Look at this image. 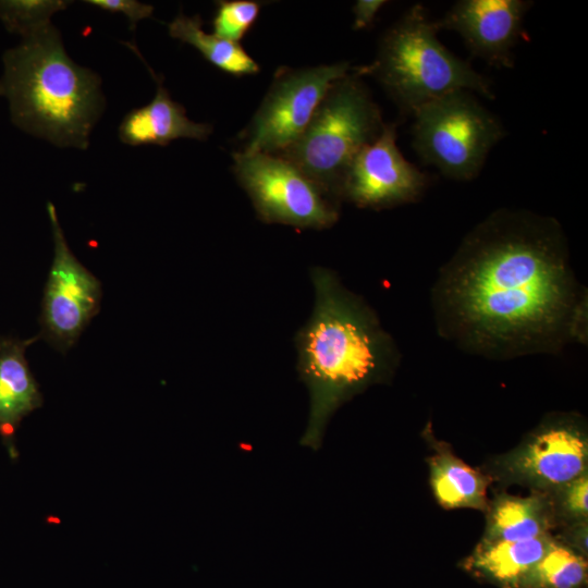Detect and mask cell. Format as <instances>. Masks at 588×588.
<instances>
[{
    "instance_id": "cell-1",
    "label": "cell",
    "mask_w": 588,
    "mask_h": 588,
    "mask_svg": "<svg viewBox=\"0 0 588 588\" xmlns=\"http://www.w3.org/2000/svg\"><path fill=\"white\" fill-rule=\"evenodd\" d=\"M433 304L446 338L487 356L550 351L584 327L563 231L526 211L479 223L443 268Z\"/></svg>"
},
{
    "instance_id": "cell-2",
    "label": "cell",
    "mask_w": 588,
    "mask_h": 588,
    "mask_svg": "<svg viewBox=\"0 0 588 588\" xmlns=\"http://www.w3.org/2000/svg\"><path fill=\"white\" fill-rule=\"evenodd\" d=\"M310 280L314 307L294 343L296 369L309 395L299 444L317 451L334 412L369 385L387 380L397 352L375 311L334 271L313 267Z\"/></svg>"
},
{
    "instance_id": "cell-3",
    "label": "cell",
    "mask_w": 588,
    "mask_h": 588,
    "mask_svg": "<svg viewBox=\"0 0 588 588\" xmlns=\"http://www.w3.org/2000/svg\"><path fill=\"white\" fill-rule=\"evenodd\" d=\"M1 96L14 125L62 147L86 149L103 109L100 77L76 64L51 24L3 54Z\"/></svg>"
},
{
    "instance_id": "cell-4",
    "label": "cell",
    "mask_w": 588,
    "mask_h": 588,
    "mask_svg": "<svg viewBox=\"0 0 588 588\" xmlns=\"http://www.w3.org/2000/svg\"><path fill=\"white\" fill-rule=\"evenodd\" d=\"M438 32L436 21L417 3L383 35L373 62L356 72L373 76L399 108L411 114L455 90L493 98L490 82L448 50Z\"/></svg>"
},
{
    "instance_id": "cell-5",
    "label": "cell",
    "mask_w": 588,
    "mask_h": 588,
    "mask_svg": "<svg viewBox=\"0 0 588 588\" xmlns=\"http://www.w3.org/2000/svg\"><path fill=\"white\" fill-rule=\"evenodd\" d=\"M360 77L354 71L335 81L301 136L274 154L296 167L338 204L352 160L379 136L385 124Z\"/></svg>"
},
{
    "instance_id": "cell-6",
    "label": "cell",
    "mask_w": 588,
    "mask_h": 588,
    "mask_svg": "<svg viewBox=\"0 0 588 588\" xmlns=\"http://www.w3.org/2000/svg\"><path fill=\"white\" fill-rule=\"evenodd\" d=\"M413 115L417 155L453 180L476 177L491 148L504 136L498 118L466 90L440 96Z\"/></svg>"
},
{
    "instance_id": "cell-7",
    "label": "cell",
    "mask_w": 588,
    "mask_h": 588,
    "mask_svg": "<svg viewBox=\"0 0 588 588\" xmlns=\"http://www.w3.org/2000/svg\"><path fill=\"white\" fill-rule=\"evenodd\" d=\"M233 173L265 223L324 230L336 223L340 204L283 158L233 154Z\"/></svg>"
},
{
    "instance_id": "cell-8",
    "label": "cell",
    "mask_w": 588,
    "mask_h": 588,
    "mask_svg": "<svg viewBox=\"0 0 588 588\" xmlns=\"http://www.w3.org/2000/svg\"><path fill=\"white\" fill-rule=\"evenodd\" d=\"M351 66L346 62L280 68L250 122L238 135L241 152L278 154L309 124L321 100Z\"/></svg>"
},
{
    "instance_id": "cell-9",
    "label": "cell",
    "mask_w": 588,
    "mask_h": 588,
    "mask_svg": "<svg viewBox=\"0 0 588 588\" xmlns=\"http://www.w3.org/2000/svg\"><path fill=\"white\" fill-rule=\"evenodd\" d=\"M53 259L40 306L39 340L61 354L72 348L101 305V282L72 253L53 204H47Z\"/></svg>"
},
{
    "instance_id": "cell-10",
    "label": "cell",
    "mask_w": 588,
    "mask_h": 588,
    "mask_svg": "<svg viewBox=\"0 0 588 588\" xmlns=\"http://www.w3.org/2000/svg\"><path fill=\"white\" fill-rule=\"evenodd\" d=\"M427 183L428 176L397 148L396 125L389 123L352 160L340 197L360 208L383 209L416 200Z\"/></svg>"
},
{
    "instance_id": "cell-11",
    "label": "cell",
    "mask_w": 588,
    "mask_h": 588,
    "mask_svg": "<svg viewBox=\"0 0 588 588\" xmlns=\"http://www.w3.org/2000/svg\"><path fill=\"white\" fill-rule=\"evenodd\" d=\"M588 442L574 426L556 425L535 434L504 461L514 481L550 493L587 473Z\"/></svg>"
},
{
    "instance_id": "cell-12",
    "label": "cell",
    "mask_w": 588,
    "mask_h": 588,
    "mask_svg": "<svg viewBox=\"0 0 588 588\" xmlns=\"http://www.w3.org/2000/svg\"><path fill=\"white\" fill-rule=\"evenodd\" d=\"M531 4L524 0H461L436 23L439 30L456 32L474 56L509 68Z\"/></svg>"
},
{
    "instance_id": "cell-13",
    "label": "cell",
    "mask_w": 588,
    "mask_h": 588,
    "mask_svg": "<svg viewBox=\"0 0 588 588\" xmlns=\"http://www.w3.org/2000/svg\"><path fill=\"white\" fill-rule=\"evenodd\" d=\"M152 76L157 82L155 97L148 105L126 113L118 130L120 140L131 146H166L179 138L206 140L212 126L189 120L184 107L170 97L154 73Z\"/></svg>"
},
{
    "instance_id": "cell-14",
    "label": "cell",
    "mask_w": 588,
    "mask_h": 588,
    "mask_svg": "<svg viewBox=\"0 0 588 588\" xmlns=\"http://www.w3.org/2000/svg\"><path fill=\"white\" fill-rule=\"evenodd\" d=\"M38 336L0 335V433L12 440L24 417L42 406L44 397L26 359Z\"/></svg>"
},
{
    "instance_id": "cell-15",
    "label": "cell",
    "mask_w": 588,
    "mask_h": 588,
    "mask_svg": "<svg viewBox=\"0 0 588 588\" xmlns=\"http://www.w3.org/2000/svg\"><path fill=\"white\" fill-rule=\"evenodd\" d=\"M553 541L551 534L516 541L481 540L466 560L465 567L504 588H519Z\"/></svg>"
},
{
    "instance_id": "cell-16",
    "label": "cell",
    "mask_w": 588,
    "mask_h": 588,
    "mask_svg": "<svg viewBox=\"0 0 588 588\" xmlns=\"http://www.w3.org/2000/svg\"><path fill=\"white\" fill-rule=\"evenodd\" d=\"M482 540L516 541L549 535L556 519L548 493L528 497L502 494L487 509Z\"/></svg>"
},
{
    "instance_id": "cell-17",
    "label": "cell",
    "mask_w": 588,
    "mask_h": 588,
    "mask_svg": "<svg viewBox=\"0 0 588 588\" xmlns=\"http://www.w3.org/2000/svg\"><path fill=\"white\" fill-rule=\"evenodd\" d=\"M429 468L430 485L441 506L487 511L489 477L444 449L429 458Z\"/></svg>"
},
{
    "instance_id": "cell-18",
    "label": "cell",
    "mask_w": 588,
    "mask_h": 588,
    "mask_svg": "<svg viewBox=\"0 0 588 588\" xmlns=\"http://www.w3.org/2000/svg\"><path fill=\"white\" fill-rule=\"evenodd\" d=\"M168 28L172 38L193 46L209 63L230 75L241 77L260 71L259 64L241 44L206 33L199 15L186 16L180 13Z\"/></svg>"
},
{
    "instance_id": "cell-19",
    "label": "cell",
    "mask_w": 588,
    "mask_h": 588,
    "mask_svg": "<svg viewBox=\"0 0 588 588\" xmlns=\"http://www.w3.org/2000/svg\"><path fill=\"white\" fill-rule=\"evenodd\" d=\"M587 568L584 555L554 539L519 588H581L587 579Z\"/></svg>"
},
{
    "instance_id": "cell-20",
    "label": "cell",
    "mask_w": 588,
    "mask_h": 588,
    "mask_svg": "<svg viewBox=\"0 0 588 588\" xmlns=\"http://www.w3.org/2000/svg\"><path fill=\"white\" fill-rule=\"evenodd\" d=\"M69 3L63 0H0V21L7 30L25 38L49 26L51 16Z\"/></svg>"
},
{
    "instance_id": "cell-21",
    "label": "cell",
    "mask_w": 588,
    "mask_h": 588,
    "mask_svg": "<svg viewBox=\"0 0 588 588\" xmlns=\"http://www.w3.org/2000/svg\"><path fill=\"white\" fill-rule=\"evenodd\" d=\"M261 7L262 2L254 0L218 1L212 20L213 34L240 44L258 20Z\"/></svg>"
},
{
    "instance_id": "cell-22",
    "label": "cell",
    "mask_w": 588,
    "mask_h": 588,
    "mask_svg": "<svg viewBox=\"0 0 588 588\" xmlns=\"http://www.w3.org/2000/svg\"><path fill=\"white\" fill-rule=\"evenodd\" d=\"M555 519L565 523L587 520L588 517V474L585 473L568 483L548 493Z\"/></svg>"
},
{
    "instance_id": "cell-23",
    "label": "cell",
    "mask_w": 588,
    "mask_h": 588,
    "mask_svg": "<svg viewBox=\"0 0 588 588\" xmlns=\"http://www.w3.org/2000/svg\"><path fill=\"white\" fill-rule=\"evenodd\" d=\"M86 3L111 13L124 14L131 29H134L140 20L150 17L154 7L136 0H87Z\"/></svg>"
},
{
    "instance_id": "cell-24",
    "label": "cell",
    "mask_w": 588,
    "mask_h": 588,
    "mask_svg": "<svg viewBox=\"0 0 588 588\" xmlns=\"http://www.w3.org/2000/svg\"><path fill=\"white\" fill-rule=\"evenodd\" d=\"M388 3L384 0H358L353 5L354 23L356 30L368 28L372 25L379 10Z\"/></svg>"
},
{
    "instance_id": "cell-25",
    "label": "cell",
    "mask_w": 588,
    "mask_h": 588,
    "mask_svg": "<svg viewBox=\"0 0 588 588\" xmlns=\"http://www.w3.org/2000/svg\"><path fill=\"white\" fill-rule=\"evenodd\" d=\"M587 520L571 523L567 529H564L563 538L565 544L580 553L587 555Z\"/></svg>"
},
{
    "instance_id": "cell-26",
    "label": "cell",
    "mask_w": 588,
    "mask_h": 588,
    "mask_svg": "<svg viewBox=\"0 0 588 588\" xmlns=\"http://www.w3.org/2000/svg\"><path fill=\"white\" fill-rule=\"evenodd\" d=\"M0 96H1V91H0Z\"/></svg>"
}]
</instances>
